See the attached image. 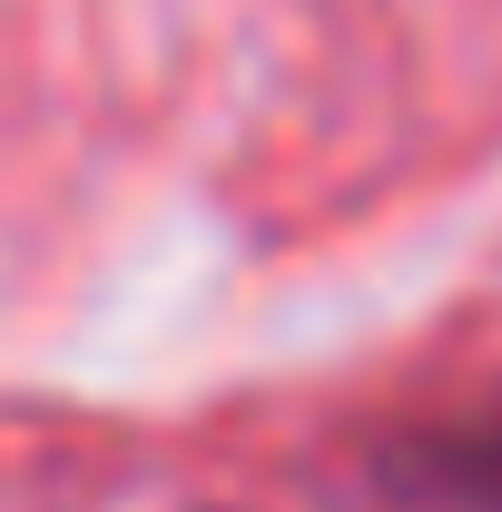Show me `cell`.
Returning a JSON list of instances; mask_svg holds the SVG:
<instances>
[{"instance_id": "obj_1", "label": "cell", "mask_w": 502, "mask_h": 512, "mask_svg": "<svg viewBox=\"0 0 502 512\" xmlns=\"http://www.w3.org/2000/svg\"><path fill=\"white\" fill-rule=\"evenodd\" d=\"M384 483L414 493V503L443 512H502V394H473V404H443L424 424L384 434Z\"/></svg>"}]
</instances>
